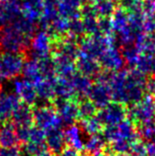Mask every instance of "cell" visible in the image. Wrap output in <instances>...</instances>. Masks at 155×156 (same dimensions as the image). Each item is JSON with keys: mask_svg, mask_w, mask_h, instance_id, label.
Masks as SVG:
<instances>
[{"mask_svg": "<svg viewBox=\"0 0 155 156\" xmlns=\"http://www.w3.org/2000/svg\"><path fill=\"white\" fill-rule=\"evenodd\" d=\"M146 75L136 68L113 72L109 81L113 101L128 107L140 102L146 94Z\"/></svg>", "mask_w": 155, "mask_h": 156, "instance_id": "obj_1", "label": "cell"}, {"mask_svg": "<svg viewBox=\"0 0 155 156\" xmlns=\"http://www.w3.org/2000/svg\"><path fill=\"white\" fill-rule=\"evenodd\" d=\"M80 1L82 4H93L95 0H80Z\"/></svg>", "mask_w": 155, "mask_h": 156, "instance_id": "obj_52", "label": "cell"}, {"mask_svg": "<svg viewBox=\"0 0 155 156\" xmlns=\"http://www.w3.org/2000/svg\"><path fill=\"white\" fill-rule=\"evenodd\" d=\"M31 126H16V133H17L19 142L25 144L26 142L30 140Z\"/></svg>", "mask_w": 155, "mask_h": 156, "instance_id": "obj_43", "label": "cell"}, {"mask_svg": "<svg viewBox=\"0 0 155 156\" xmlns=\"http://www.w3.org/2000/svg\"><path fill=\"white\" fill-rule=\"evenodd\" d=\"M52 43H54V40H52L50 33L47 30H41L33 36L30 47L24 55H25L26 59L29 58L36 60L51 55Z\"/></svg>", "mask_w": 155, "mask_h": 156, "instance_id": "obj_6", "label": "cell"}, {"mask_svg": "<svg viewBox=\"0 0 155 156\" xmlns=\"http://www.w3.org/2000/svg\"><path fill=\"white\" fill-rule=\"evenodd\" d=\"M139 136L145 142L155 141V121L136 126Z\"/></svg>", "mask_w": 155, "mask_h": 156, "instance_id": "obj_33", "label": "cell"}, {"mask_svg": "<svg viewBox=\"0 0 155 156\" xmlns=\"http://www.w3.org/2000/svg\"><path fill=\"white\" fill-rule=\"evenodd\" d=\"M146 149H147V156H155V141L146 142Z\"/></svg>", "mask_w": 155, "mask_h": 156, "instance_id": "obj_48", "label": "cell"}, {"mask_svg": "<svg viewBox=\"0 0 155 156\" xmlns=\"http://www.w3.org/2000/svg\"><path fill=\"white\" fill-rule=\"evenodd\" d=\"M68 35L72 36L73 38L80 40L85 35L84 25L81 18L70 19L68 23Z\"/></svg>", "mask_w": 155, "mask_h": 156, "instance_id": "obj_35", "label": "cell"}, {"mask_svg": "<svg viewBox=\"0 0 155 156\" xmlns=\"http://www.w3.org/2000/svg\"><path fill=\"white\" fill-rule=\"evenodd\" d=\"M21 103L17 94L1 93L0 95V121H9L15 109Z\"/></svg>", "mask_w": 155, "mask_h": 156, "instance_id": "obj_15", "label": "cell"}, {"mask_svg": "<svg viewBox=\"0 0 155 156\" xmlns=\"http://www.w3.org/2000/svg\"><path fill=\"white\" fill-rule=\"evenodd\" d=\"M26 57L22 53L3 52L0 55V83L19 77L23 72Z\"/></svg>", "mask_w": 155, "mask_h": 156, "instance_id": "obj_4", "label": "cell"}, {"mask_svg": "<svg viewBox=\"0 0 155 156\" xmlns=\"http://www.w3.org/2000/svg\"><path fill=\"white\" fill-rule=\"evenodd\" d=\"M56 78V77H55ZM55 79H43L35 84L37 96L39 99L51 103L55 98Z\"/></svg>", "mask_w": 155, "mask_h": 156, "instance_id": "obj_23", "label": "cell"}, {"mask_svg": "<svg viewBox=\"0 0 155 156\" xmlns=\"http://www.w3.org/2000/svg\"><path fill=\"white\" fill-rule=\"evenodd\" d=\"M115 156H136V155L129 152V153H123V154H116Z\"/></svg>", "mask_w": 155, "mask_h": 156, "instance_id": "obj_53", "label": "cell"}, {"mask_svg": "<svg viewBox=\"0 0 155 156\" xmlns=\"http://www.w3.org/2000/svg\"><path fill=\"white\" fill-rule=\"evenodd\" d=\"M33 118L36 126L46 131L54 128H63L62 122L51 103L33 108Z\"/></svg>", "mask_w": 155, "mask_h": 156, "instance_id": "obj_7", "label": "cell"}, {"mask_svg": "<svg viewBox=\"0 0 155 156\" xmlns=\"http://www.w3.org/2000/svg\"><path fill=\"white\" fill-rule=\"evenodd\" d=\"M145 75H155V53L145 55L141 53L136 64V67Z\"/></svg>", "mask_w": 155, "mask_h": 156, "instance_id": "obj_27", "label": "cell"}, {"mask_svg": "<svg viewBox=\"0 0 155 156\" xmlns=\"http://www.w3.org/2000/svg\"><path fill=\"white\" fill-rule=\"evenodd\" d=\"M143 13L145 15L155 13V0H143Z\"/></svg>", "mask_w": 155, "mask_h": 156, "instance_id": "obj_46", "label": "cell"}, {"mask_svg": "<svg viewBox=\"0 0 155 156\" xmlns=\"http://www.w3.org/2000/svg\"><path fill=\"white\" fill-rule=\"evenodd\" d=\"M142 30L145 34H155V13L145 15Z\"/></svg>", "mask_w": 155, "mask_h": 156, "instance_id": "obj_42", "label": "cell"}, {"mask_svg": "<svg viewBox=\"0 0 155 156\" xmlns=\"http://www.w3.org/2000/svg\"><path fill=\"white\" fill-rule=\"evenodd\" d=\"M14 90L15 94L20 98L23 103L27 105L34 106L38 99L35 84L27 79L15 80L14 82Z\"/></svg>", "mask_w": 155, "mask_h": 156, "instance_id": "obj_13", "label": "cell"}, {"mask_svg": "<svg viewBox=\"0 0 155 156\" xmlns=\"http://www.w3.org/2000/svg\"><path fill=\"white\" fill-rule=\"evenodd\" d=\"M145 93L151 97H155V75H151L147 78L145 84Z\"/></svg>", "mask_w": 155, "mask_h": 156, "instance_id": "obj_45", "label": "cell"}, {"mask_svg": "<svg viewBox=\"0 0 155 156\" xmlns=\"http://www.w3.org/2000/svg\"><path fill=\"white\" fill-rule=\"evenodd\" d=\"M7 24V18H6V14H5V11H4V8L2 3L0 2V27L5 25Z\"/></svg>", "mask_w": 155, "mask_h": 156, "instance_id": "obj_49", "label": "cell"}, {"mask_svg": "<svg viewBox=\"0 0 155 156\" xmlns=\"http://www.w3.org/2000/svg\"><path fill=\"white\" fill-rule=\"evenodd\" d=\"M86 98L91 100L99 110L103 109L113 101L110 85L105 82L95 81L92 83Z\"/></svg>", "mask_w": 155, "mask_h": 156, "instance_id": "obj_10", "label": "cell"}, {"mask_svg": "<svg viewBox=\"0 0 155 156\" xmlns=\"http://www.w3.org/2000/svg\"><path fill=\"white\" fill-rule=\"evenodd\" d=\"M41 72L44 79H55L56 77V66L54 58L48 55L38 60Z\"/></svg>", "mask_w": 155, "mask_h": 156, "instance_id": "obj_30", "label": "cell"}, {"mask_svg": "<svg viewBox=\"0 0 155 156\" xmlns=\"http://www.w3.org/2000/svg\"><path fill=\"white\" fill-rule=\"evenodd\" d=\"M67 79L70 82L72 88L76 93L79 100L82 99V97L87 96V93L92 85V81L90 77L83 75L80 72L76 71L74 74L67 78Z\"/></svg>", "mask_w": 155, "mask_h": 156, "instance_id": "obj_19", "label": "cell"}, {"mask_svg": "<svg viewBox=\"0 0 155 156\" xmlns=\"http://www.w3.org/2000/svg\"><path fill=\"white\" fill-rule=\"evenodd\" d=\"M80 129H82L84 133L88 135H93V134H98L102 133L104 126L101 124V122L98 120V118L92 117L89 119H84V120H80L79 125Z\"/></svg>", "mask_w": 155, "mask_h": 156, "instance_id": "obj_29", "label": "cell"}, {"mask_svg": "<svg viewBox=\"0 0 155 156\" xmlns=\"http://www.w3.org/2000/svg\"><path fill=\"white\" fill-rule=\"evenodd\" d=\"M32 38L20 32L12 24H5L0 27V51L25 55L30 47Z\"/></svg>", "mask_w": 155, "mask_h": 156, "instance_id": "obj_2", "label": "cell"}, {"mask_svg": "<svg viewBox=\"0 0 155 156\" xmlns=\"http://www.w3.org/2000/svg\"><path fill=\"white\" fill-rule=\"evenodd\" d=\"M99 62L104 70L117 72L125 67V59L122 51L117 46L110 47L99 58Z\"/></svg>", "mask_w": 155, "mask_h": 156, "instance_id": "obj_11", "label": "cell"}, {"mask_svg": "<svg viewBox=\"0 0 155 156\" xmlns=\"http://www.w3.org/2000/svg\"><path fill=\"white\" fill-rule=\"evenodd\" d=\"M122 55L125 59V64L128 65L129 68H134L137 62L138 58L140 56V51L136 47V44H129V46H125L122 48Z\"/></svg>", "mask_w": 155, "mask_h": 156, "instance_id": "obj_31", "label": "cell"}, {"mask_svg": "<svg viewBox=\"0 0 155 156\" xmlns=\"http://www.w3.org/2000/svg\"><path fill=\"white\" fill-rule=\"evenodd\" d=\"M75 66L76 70L80 72L81 74L86 75L90 78H94V79L103 70L99 60L81 55V53H79L78 57H77Z\"/></svg>", "mask_w": 155, "mask_h": 156, "instance_id": "obj_12", "label": "cell"}, {"mask_svg": "<svg viewBox=\"0 0 155 156\" xmlns=\"http://www.w3.org/2000/svg\"><path fill=\"white\" fill-rule=\"evenodd\" d=\"M130 153L136 156H147V149H146V142L141 138L136 139L132 142Z\"/></svg>", "mask_w": 155, "mask_h": 156, "instance_id": "obj_40", "label": "cell"}, {"mask_svg": "<svg viewBox=\"0 0 155 156\" xmlns=\"http://www.w3.org/2000/svg\"><path fill=\"white\" fill-rule=\"evenodd\" d=\"M153 103H154V106H155V97L153 98Z\"/></svg>", "mask_w": 155, "mask_h": 156, "instance_id": "obj_55", "label": "cell"}, {"mask_svg": "<svg viewBox=\"0 0 155 156\" xmlns=\"http://www.w3.org/2000/svg\"><path fill=\"white\" fill-rule=\"evenodd\" d=\"M114 34L117 35L129 26V13L122 7H118L111 17Z\"/></svg>", "mask_w": 155, "mask_h": 156, "instance_id": "obj_25", "label": "cell"}, {"mask_svg": "<svg viewBox=\"0 0 155 156\" xmlns=\"http://www.w3.org/2000/svg\"><path fill=\"white\" fill-rule=\"evenodd\" d=\"M128 116V106L119 102L112 101L103 109L98 111L96 117L104 126H116L126 119Z\"/></svg>", "mask_w": 155, "mask_h": 156, "instance_id": "obj_8", "label": "cell"}, {"mask_svg": "<svg viewBox=\"0 0 155 156\" xmlns=\"http://www.w3.org/2000/svg\"><path fill=\"white\" fill-rule=\"evenodd\" d=\"M117 44L118 42L115 34L110 36H84L80 39L79 42V53L99 60L101 55L110 47Z\"/></svg>", "mask_w": 155, "mask_h": 156, "instance_id": "obj_3", "label": "cell"}, {"mask_svg": "<svg viewBox=\"0 0 155 156\" xmlns=\"http://www.w3.org/2000/svg\"><path fill=\"white\" fill-rule=\"evenodd\" d=\"M113 1H114V2H116V3H117V2L119 3V2L121 1V0H113Z\"/></svg>", "mask_w": 155, "mask_h": 156, "instance_id": "obj_54", "label": "cell"}, {"mask_svg": "<svg viewBox=\"0 0 155 156\" xmlns=\"http://www.w3.org/2000/svg\"><path fill=\"white\" fill-rule=\"evenodd\" d=\"M132 142L125 140V139H119V140L110 143L109 151L111 153H115V154L129 153L130 152V149H132Z\"/></svg>", "mask_w": 155, "mask_h": 156, "instance_id": "obj_37", "label": "cell"}, {"mask_svg": "<svg viewBox=\"0 0 155 156\" xmlns=\"http://www.w3.org/2000/svg\"><path fill=\"white\" fill-rule=\"evenodd\" d=\"M97 113H98V108L88 98H86V99H81L78 101V114L80 120L95 117Z\"/></svg>", "mask_w": 155, "mask_h": 156, "instance_id": "obj_32", "label": "cell"}, {"mask_svg": "<svg viewBox=\"0 0 155 156\" xmlns=\"http://www.w3.org/2000/svg\"><path fill=\"white\" fill-rule=\"evenodd\" d=\"M37 156H56L55 154H54L52 152H51V151H44V152H42L41 154L37 155Z\"/></svg>", "mask_w": 155, "mask_h": 156, "instance_id": "obj_51", "label": "cell"}, {"mask_svg": "<svg viewBox=\"0 0 155 156\" xmlns=\"http://www.w3.org/2000/svg\"><path fill=\"white\" fill-rule=\"evenodd\" d=\"M98 27H99V31L101 35L110 36L114 34L111 18H107V17L98 18Z\"/></svg>", "mask_w": 155, "mask_h": 156, "instance_id": "obj_39", "label": "cell"}, {"mask_svg": "<svg viewBox=\"0 0 155 156\" xmlns=\"http://www.w3.org/2000/svg\"><path fill=\"white\" fill-rule=\"evenodd\" d=\"M19 139L16 133V126L10 120L3 122L0 126V146L2 148L18 146Z\"/></svg>", "mask_w": 155, "mask_h": 156, "instance_id": "obj_17", "label": "cell"}, {"mask_svg": "<svg viewBox=\"0 0 155 156\" xmlns=\"http://www.w3.org/2000/svg\"><path fill=\"white\" fill-rule=\"evenodd\" d=\"M55 98L63 100H78L76 93L73 90L70 82L67 78L56 76L55 80Z\"/></svg>", "mask_w": 155, "mask_h": 156, "instance_id": "obj_22", "label": "cell"}, {"mask_svg": "<svg viewBox=\"0 0 155 156\" xmlns=\"http://www.w3.org/2000/svg\"><path fill=\"white\" fill-rule=\"evenodd\" d=\"M105 138L103 137V135L98 133V134H93L89 135V137L85 140L84 143V150L88 154H92L98 152V151L104 150L105 147L107 146L106 144Z\"/></svg>", "mask_w": 155, "mask_h": 156, "instance_id": "obj_28", "label": "cell"}, {"mask_svg": "<svg viewBox=\"0 0 155 156\" xmlns=\"http://www.w3.org/2000/svg\"><path fill=\"white\" fill-rule=\"evenodd\" d=\"M59 156H85L82 151H79V150H76L72 147L68 146V147H65V148L59 153Z\"/></svg>", "mask_w": 155, "mask_h": 156, "instance_id": "obj_47", "label": "cell"}, {"mask_svg": "<svg viewBox=\"0 0 155 156\" xmlns=\"http://www.w3.org/2000/svg\"><path fill=\"white\" fill-rule=\"evenodd\" d=\"M126 118L136 126L155 121V106L153 97L145 94L143 99L138 103L128 107Z\"/></svg>", "mask_w": 155, "mask_h": 156, "instance_id": "obj_5", "label": "cell"}, {"mask_svg": "<svg viewBox=\"0 0 155 156\" xmlns=\"http://www.w3.org/2000/svg\"><path fill=\"white\" fill-rule=\"evenodd\" d=\"M46 144L51 152L59 154L66 147L64 131L62 129L54 128L46 131Z\"/></svg>", "mask_w": 155, "mask_h": 156, "instance_id": "obj_14", "label": "cell"}, {"mask_svg": "<svg viewBox=\"0 0 155 156\" xmlns=\"http://www.w3.org/2000/svg\"><path fill=\"white\" fill-rule=\"evenodd\" d=\"M116 131L117 140L125 139V140H128L129 142H133L136 139L140 138L136 126L132 121H129V119H125L123 122H121L120 124L116 125Z\"/></svg>", "mask_w": 155, "mask_h": 156, "instance_id": "obj_20", "label": "cell"}, {"mask_svg": "<svg viewBox=\"0 0 155 156\" xmlns=\"http://www.w3.org/2000/svg\"><path fill=\"white\" fill-rule=\"evenodd\" d=\"M92 5L98 18H111L114 12L117 9V4L113 0H95Z\"/></svg>", "mask_w": 155, "mask_h": 156, "instance_id": "obj_26", "label": "cell"}, {"mask_svg": "<svg viewBox=\"0 0 155 156\" xmlns=\"http://www.w3.org/2000/svg\"><path fill=\"white\" fill-rule=\"evenodd\" d=\"M22 73L25 79L31 81L34 84H37L41 80L44 79L41 72L39 61L36 59H26Z\"/></svg>", "mask_w": 155, "mask_h": 156, "instance_id": "obj_24", "label": "cell"}, {"mask_svg": "<svg viewBox=\"0 0 155 156\" xmlns=\"http://www.w3.org/2000/svg\"><path fill=\"white\" fill-rule=\"evenodd\" d=\"M51 104L56 110L63 126L75 124V122L79 119L78 100H63L55 98Z\"/></svg>", "mask_w": 155, "mask_h": 156, "instance_id": "obj_9", "label": "cell"}, {"mask_svg": "<svg viewBox=\"0 0 155 156\" xmlns=\"http://www.w3.org/2000/svg\"><path fill=\"white\" fill-rule=\"evenodd\" d=\"M119 4L128 13L143 12V0H121Z\"/></svg>", "mask_w": 155, "mask_h": 156, "instance_id": "obj_38", "label": "cell"}, {"mask_svg": "<svg viewBox=\"0 0 155 156\" xmlns=\"http://www.w3.org/2000/svg\"><path fill=\"white\" fill-rule=\"evenodd\" d=\"M0 156H22V151L18 146L6 147L0 149Z\"/></svg>", "mask_w": 155, "mask_h": 156, "instance_id": "obj_44", "label": "cell"}, {"mask_svg": "<svg viewBox=\"0 0 155 156\" xmlns=\"http://www.w3.org/2000/svg\"><path fill=\"white\" fill-rule=\"evenodd\" d=\"M46 142H36V141H28L24 144L23 152L27 156H37L44 151L47 150Z\"/></svg>", "mask_w": 155, "mask_h": 156, "instance_id": "obj_36", "label": "cell"}, {"mask_svg": "<svg viewBox=\"0 0 155 156\" xmlns=\"http://www.w3.org/2000/svg\"><path fill=\"white\" fill-rule=\"evenodd\" d=\"M82 133H84L78 125H70L66 126L64 130V136L66 140V144H68L72 148L76 150L83 151L85 140L82 138Z\"/></svg>", "mask_w": 155, "mask_h": 156, "instance_id": "obj_21", "label": "cell"}, {"mask_svg": "<svg viewBox=\"0 0 155 156\" xmlns=\"http://www.w3.org/2000/svg\"><path fill=\"white\" fill-rule=\"evenodd\" d=\"M83 22L85 35L87 36H95L101 35L98 27V17L96 15L92 16H85V17H80Z\"/></svg>", "mask_w": 155, "mask_h": 156, "instance_id": "obj_34", "label": "cell"}, {"mask_svg": "<svg viewBox=\"0 0 155 156\" xmlns=\"http://www.w3.org/2000/svg\"><path fill=\"white\" fill-rule=\"evenodd\" d=\"M81 6H82V3L80 0H58V15L67 20L79 18Z\"/></svg>", "mask_w": 155, "mask_h": 156, "instance_id": "obj_18", "label": "cell"}, {"mask_svg": "<svg viewBox=\"0 0 155 156\" xmlns=\"http://www.w3.org/2000/svg\"><path fill=\"white\" fill-rule=\"evenodd\" d=\"M11 122L16 126H31L34 122L32 106L20 103L11 116Z\"/></svg>", "mask_w": 155, "mask_h": 156, "instance_id": "obj_16", "label": "cell"}, {"mask_svg": "<svg viewBox=\"0 0 155 156\" xmlns=\"http://www.w3.org/2000/svg\"><path fill=\"white\" fill-rule=\"evenodd\" d=\"M89 156H109V154L106 152L104 150H101V151H98V152L95 153H92V154H89Z\"/></svg>", "mask_w": 155, "mask_h": 156, "instance_id": "obj_50", "label": "cell"}, {"mask_svg": "<svg viewBox=\"0 0 155 156\" xmlns=\"http://www.w3.org/2000/svg\"><path fill=\"white\" fill-rule=\"evenodd\" d=\"M36 142H46V130L39 128V126H31L30 140Z\"/></svg>", "mask_w": 155, "mask_h": 156, "instance_id": "obj_41", "label": "cell"}]
</instances>
